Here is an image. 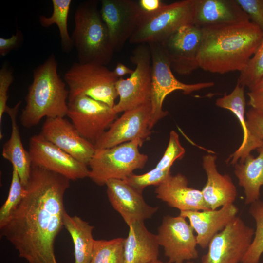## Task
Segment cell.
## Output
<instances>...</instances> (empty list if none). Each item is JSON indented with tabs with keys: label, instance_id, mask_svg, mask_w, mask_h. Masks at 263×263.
I'll list each match as a JSON object with an SVG mask.
<instances>
[{
	"label": "cell",
	"instance_id": "19",
	"mask_svg": "<svg viewBox=\"0 0 263 263\" xmlns=\"http://www.w3.org/2000/svg\"><path fill=\"white\" fill-rule=\"evenodd\" d=\"M188 183L184 175L170 174L157 186L155 190L156 196L169 207L180 211L210 209L204 199L201 190L189 187Z\"/></svg>",
	"mask_w": 263,
	"mask_h": 263
},
{
	"label": "cell",
	"instance_id": "20",
	"mask_svg": "<svg viewBox=\"0 0 263 263\" xmlns=\"http://www.w3.org/2000/svg\"><path fill=\"white\" fill-rule=\"evenodd\" d=\"M238 211L232 203L215 210L180 211L179 215L189 220L196 233L198 245L205 249L212 238L237 216Z\"/></svg>",
	"mask_w": 263,
	"mask_h": 263
},
{
	"label": "cell",
	"instance_id": "23",
	"mask_svg": "<svg viewBox=\"0 0 263 263\" xmlns=\"http://www.w3.org/2000/svg\"><path fill=\"white\" fill-rule=\"evenodd\" d=\"M216 155L208 154L202 158V166L207 180L201 190L204 199L210 209H218L225 205L232 204L237 196L236 188L231 177L218 171Z\"/></svg>",
	"mask_w": 263,
	"mask_h": 263
},
{
	"label": "cell",
	"instance_id": "41",
	"mask_svg": "<svg viewBox=\"0 0 263 263\" xmlns=\"http://www.w3.org/2000/svg\"><path fill=\"white\" fill-rule=\"evenodd\" d=\"M133 71L124 64L119 62L116 64L113 72L115 75L118 78H122L123 76L126 75H131L133 72Z\"/></svg>",
	"mask_w": 263,
	"mask_h": 263
},
{
	"label": "cell",
	"instance_id": "43",
	"mask_svg": "<svg viewBox=\"0 0 263 263\" xmlns=\"http://www.w3.org/2000/svg\"><path fill=\"white\" fill-rule=\"evenodd\" d=\"M150 263H169V262H162L158 259L155 260V261H154Z\"/></svg>",
	"mask_w": 263,
	"mask_h": 263
},
{
	"label": "cell",
	"instance_id": "2",
	"mask_svg": "<svg viewBox=\"0 0 263 263\" xmlns=\"http://www.w3.org/2000/svg\"><path fill=\"white\" fill-rule=\"evenodd\" d=\"M199 68L211 73L243 72L262 39L263 31L250 20L201 28Z\"/></svg>",
	"mask_w": 263,
	"mask_h": 263
},
{
	"label": "cell",
	"instance_id": "3",
	"mask_svg": "<svg viewBox=\"0 0 263 263\" xmlns=\"http://www.w3.org/2000/svg\"><path fill=\"white\" fill-rule=\"evenodd\" d=\"M69 90L57 72V63L52 54L34 69L32 83L20 116L26 128L38 125L44 118L64 117L68 112Z\"/></svg>",
	"mask_w": 263,
	"mask_h": 263
},
{
	"label": "cell",
	"instance_id": "44",
	"mask_svg": "<svg viewBox=\"0 0 263 263\" xmlns=\"http://www.w3.org/2000/svg\"><path fill=\"white\" fill-rule=\"evenodd\" d=\"M186 263H194L190 261H187Z\"/></svg>",
	"mask_w": 263,
	"mask_h": 263
},
{
	"label": "cell",
	"instance_id": "7",
	"mask_svg": "<svg viewBox=\"0 0 263 263\" xmlns=\"http://www.w3.org/2000/svg\"><path fill=\"white\" fill-rule=\"evenodd\" d=\"M69 97L85 95L113 108L118 96L115 84L119 79L105 65L93 63H73L64 76Z\"/></svg>",
	"mask_w": 263,
	"mask_h": 263
},
{
	"label": "cell",
	"instance_id": "21",
	"mask_svg": "<svg viewBox=\"0 0 263 263\" xmlns=\"http://www.w3.org/2000/svg\"><path fill=\"white\" fill-rule=\"evenodd\" d=\"M244 88L237 82L229 94H225L218 98L215 103L217 107L230 111L237 118L243 129V138L241 145L225 161L227 164L231 165L244 162L251 154V151L263 146V140L253 136L247 125Z\"/></svg>",
	"mask_w": 263,
	"mask_h": 263
},
{
	"label": "cell",
	"instance_id": "33",
	"mask_svg": "<svg viewBox=\"0 0 263 263\" xmlns=\"http://www.w3.org/2000/svg\"><path fill=\"white\" fill-rule=\"evenodd\" d=\"M186 150L180 143L178 133L171 131L167 148L155 168L162 171H170L174 162L185 155Z\"/></svg>",
	"mask_w": 263,
	"mask_h": 263
},
{
	"label": "cell",
	"instance_id": "24",
	"mask_svg": "<svg viewBox=\"0 0 263 263\" xmlns=\"http://www.w3.org/2000/svg\"><path fill=\"white\" fill-rule=\"evenodd\" d=\"M129 227L124 244V263H150L157 260L160 245L157 235L150 232L143 221Z\"/></svg>",
	"mask_w": 263,
	"mask_h": 263
},
{
	"label": "cell",
	"instance_id": "12",
	"mask_svg": "<svg viewBox=\"0 0 263 263\" xmlns=\"http://www.w3.org/2000/svg\"><path fill=\"white\" fill-rule=\"evenodd\" d=\"M194 229L181 215L163 217L156 234L159 245L170 263H183L198 257Z\"/></svg>",
	"mask_w": 263,
	"mask_h": 263
},
{
	"label": "cell",
	"instance_id": "40",
	"mask_svg": "<svg viewBox=\"0 0 263 263\" xmlns=\"http://www.w3.org/2000/svg\"><path fill=\"white\" fill-rule=\"evenodd\" d=\"M138 3L141 9L146 13L153 12L165 4L160 0H140Z\"/></svg>",
	"mask_w": 263,
	"mask_h": 263
},
{
	"label": "cell",
	"instance_id": "37",
	"mask_svg": "<svg viewBox=\"0 0 263 263\" xmlns=\"http://www.w3.org/2000/svg\"><path fill=\"white\" fill-rule=\"evenodd\" d=\"M247 125L252 135L263 140V115L250 108L246 113Z\"/></svg>",
	"mask_w": 263,
	"mask_h": 263
},
{
	"label": "cell",
	"instance_id": "27",
	"mask_svg": "<svg viewBox=\"0 0 263 263\" xmlns=\"http://www.w3.org/2000/svg\"><path fill=\"white\" fill-rule=\"evenodd\" d=\"M63 225L72 239L74 247V263H89L95 240L93 236L94 226L77 216L66 212Z\"/></svg>",
	"mask_w": 263,
	"mask_h": 263
},
{
	"label": "cell",
	"instance_id": "4",
	"mask_svg": "<svg viewBox=\"0 0 263 263\" xmlns=\"http://www.w3.org/2000/svg\"><path fill=\"white\" fill-rule=\"evenodd\" d=\"M98 6L97 0H91L77 6L71 38L79 62L106 66L112 60L114 51Z\"/></svg>",
	"mask_w": 263,
	"mask_h": 263
},
{
	"label": "cell",
	"instance_id": "18",
	"mask_svg": "<svg viewBox=\"0 0 263 263\" xmlns=\"http://www.w3.org/2000/svg\"><path fill=\"white\" fill-rule=\"evenodd\" d=\"M105 185L111 205L128 226L151 218L158 209V207L148 205L142 193L132 187L125 180L110 179Z\"/></svg>",
	"mask_w": 263,
	"mask_h": 263
},
{
	"label": "cell",
	"instance_id": "10",
	"mask_svg": "<svg viewBox=\"0 0 263 263\" xmlns=\"http://www.w3.org/2000/svg\"><path fill=\"white\" fill-rule=\"evenodd\" d=\"M117 114L113 108L89 96L68 98L67 116L80 135L94 145Z\"/></svg>",
	"mask_w": 263,
	"mask_h": 263
},
{
	"label": "cell",
	"instance_id": "28",
	"mask_svg": "<svg viewBox=\"0 0 263 263\" xmlns=\"http://www.w3.org/2000/svg\"><path fill=\"white\" fill-rule=\"evenodd\" d=\"M53 13L51 16L41 15L39 21L41 26L48 28L53 24L57 25L60 37L62 49L70 52L74 47L73 40L68 29V18L72 3L71 0H52Z\"/></svg>",
	"mask_w": 263,
	"mask_h": 263
},
{
	"label": "cell",
	"instance_id": "1",
	"mask_svg": "<svg viewBox=\"0 0 263 263\" xmlns=\"http://www.w3.org/2000/svg\"><path fill=\"white\" fill-rule=\"evenodd\" d=\"M70 180L32 165L23 198L0 235L28 263H58L54 245L66 212L64 196Z\"/></svg>",
	"mask_w": 263,
	"mask_h": 263
},
{
	"label": "cell",
	"instance_id": "13",
	"mask_svg": "<svg viewBox=\"0 0 263 263\" xmlns=\"http://www.w3.org/2000/svg\"><path fill=\"white\" fill-rule=\"evenodd\" d=\"M100 12L114 51L130 39L143 13L138 2L133 0H102Z\"/></svg>",
	"mask_w": 263,
	"mask_h": 263
},
{
	"label": "cell",
	"instance_id": "38",
	"mask_svg": "<svg viewBox=\"0 0 263 263\" xmlns=\"http://www.w3.org/2000/svg\"><path fill=\"white\" fill-rule=\"evenodd\" d=\"M23 40L21 32L17 29L15 34L9 38H0V55L5 56L12 50L17 48Z\"/></svg>",
	"mask_w": 263,
	"mask_h": 263
},
{
	"label": "cell",
	"instance_id": "9",
	"mask_svg": "<svg viewBox=\"0 0 263 263\" xmlns=\"http://www.w3.org/2000/svg\"><path fill=\"white\" fill-rule=\"evenodd\" d=\"M130 59L135 65V70L129 77L120 78L115 84L119 100L113 108L117 113L150 101L151 57L149 44H139L133 50Z\"/></svg>",
	"mask_w": 263,
	"mask_h": 263
},
{
	"label": "cell",
	"instance_id": "15",
	"mask_svg": "<svg viewBox=\"0 0 263 263\" xmlns=\"http://www.w3.org/2000/svg\"><path fill=\"white\" fill-rule=\"evenodd\" d=\"M150 102L125 111L94 144L95 149L111 148L137 139L146 140L151 134Z\"/></svg>",
	"mask_w": 263,
	"mask_h": 263
},
{
	"label": "cell",
	"instance_id": "6",
	"mask_svg": "<svg viewBox=\"0 0 263 263\" xmlns=\"http://www.w3.org/2000/svg\"><path fill=\"white\" fill-rule=\"evenodd\" d=\"M194 0H183L164 4L152 13L143 12L130 43L161 42L180 28L194 24Z\"/></svg>",
	"mask_w": 263,
	"mask_h": 263
},
{
	"label": "cell",
	"instance_id": "29",
	"mask_svg": "<svg viewBox=\"0 0 263 263\" xmlns=\"http://www.w3.org/2000/svg\"><path fill=\"white\" fill-rule=\"evenodd\" d=\"M124 241L121 237L95 240L89 263H124Z\"/></svg>",
	"mask_w": 263,
	"mask_h": 263
},
{
	"label": "cell",
	"instance_id": "11",
	"mask_svg": "<svg viewBox=\"0 0 263 263\" xmlns=\"http://www.w3.org/2000/svg\"><path fill=\"white\" fill-rule=\"evenodd\" d=\"M254 234L253 228L236 216L212 238L202 263H241Z\"/></svg>",
	"mask_w": 263,
	"mask_h": 263
},
{
	"label": "cell",
	"instance_id": "22",
	"mask_svg": "<svg viewBox=\"0 0 263 263\" xmlns=\"http://www.w3.org/2000/svg\"><path fill=\"white\" fill-rule=\"evenodd\" d=\"M249 20L236 0H194V24L200 28Z\"/></svg>",
	"mask_w": 263,
	"mask_h": 263
},
{
	"label": "cell",
	"instance_id": "32",
	"mask_svg": "<svg viewBox=\"0 0 263 263\" xmlns=\"http://www.w3.org/2000/svg\"><path fill=\"white\" fill-rule=\"evenodd\" d=\"M263 77V34L261 42L246 68L240 73L237 82L248 88Z\"/></svg>",
	"mask_w": 263,
	"mask_h": 263
},
{
	"label": "cell",
	"instance_id": "36",
	"mask_svg": "<svg viewBox=\"0 0 263 263\" xmlns=\"http://www.w3.org/2000/svg\"><path fill=\"white\" fill-rule=\"evenodd\" d=\"M250 20L263 31V0H236Z\"/></svg>",
	"mask_w": 263,
	"mask_h": 263
},
{
	"label": "cell",
	"instance_id": "42",
	"mask_svg": "<svg viewBox=\"0 0 263 263\" xmlns=\"http://www.w3.org/2000/svg\"><path fill=\"white\" fill-rule=\"evenodd\" d=\"M250 91L263 89V77L255 85L249 88Z\"/></svg>",
	"mask_w": 263,
	"mask_h": 263
},
{
	"label": "cell",
	"instance_id": "30",
	"mask_svg": "<svg viewBox=\"0 0 263 263\" xmlns=\"http://www.w3.org/2000/svg\"><path fill=\"white\" fill-rule=\"evenodd\" d=\"M249 211L255 221L256 228L251 245L241 263H259L263 253V202L258 200L252 203Z\"/></svg>",
	"mask_w": 263,
	"mask_h": 263
},
{
	"label": "cell",
	"instance_id": "35",
	"mask_svg": "<svg viewBox=\"0 0 263 263\" xmlns=\"http://www.w3.org/2000/svg\"><path fill=\"white\" fill-rule=\"evenodd\" d=\"M13 81L12 70L6 64L3 65L0 69V124L4 113L9 107L7 105L8 91Z\"/></svg>",
	"mask_w": 263,
	"mask_h": 263
},
{
	"label": "cell",
	"instance_id": "39",
	"mask_svg": "<svg viewBox=\"0 0 263 263\" xmlns=\"http://www.w3.org/2000/svg\"><path fill=\"white\" fill-rule=\"evenodd\" d=\"M247 95L248 105L263 115V89L249 91Z\"/></svg>",
	"mask_w": 263,
	"mask_h": 263
},
{
	"label": "cell",
	"instance_id": "34",
	"mask_svg": "<svg viewBox=\"0 0 263 263\" xmlns=\"http://www.w3.org/2000/svg\"><path fill=\"white\" fill-rule=\"evenodd\" d=\"M171 174L170 171H162L155 167L148 172L136 175L132 174L125 180L132 187L143 193L145 188L150 186H158Z\"/></svg>",
	"mask_w": 263,
	"mask_h": 263
},
{
	"label": "cell",
	"instance_id": "31",
	"mask_svg": "<svg viewBox=\"0 0 263 263\" xmlns=\"http://www.w3.org/2000/svg\"><path fill=\"white\" fill-rule=\"evenodd\" d=\"M25 192L19 174L13 167L10 187L7 199L0 209V227L9 220L21 201Z\"/></svg>",
	"mask_w": 263,
	"mask_h": 263
},
{
	"label": "cell",
	"instance_id": "16",
	"mask_svg": "<svg viewBox=\"0 0 263 263\" xmlns=\"http://www.w3.org/2000/svg\"><path fill=\"white\" fill-rule=\"evenodd\" d=\"M201 37V28L191 24L180 28L160 42L175 72L187 75L199 68L198 55Z\"/></svg>",
	"mask_w": 263,
	"mask_h": 263
},
{
	"label": "cell",
	"instance_id": "25",
	"mask_svg": "<svg viewBox=\"0 0 263 263\" xmlns=\"http://www.w3.org/2000/svg\"><path fill=\"white\" fill-rule=\"evenodd\" d=\"M21 103L20 101L13 107H9L5 112L11 119L12 127L10 138L3 145L2 155L16 169L25 187L30 177L32 163L28 151L23 146L17 123V116Z\"/></svg>",
	"mask_w": 263,
	"mask_h": 263
},
{
	"label": "cell",
	"instance_id": "5",
	"mask_svg": "<svg viewBox=\"0 0 263 263\" xmlns=\"http://www.w3.org/2000/svg\"><path fill=\"white\" fill-rule=\"evenodd\" d=\"M144 140L137 139L111 148L95 149L88 165V177L98 186L113 179L125 180L143 168L148 156L139 151Z\"/></svg>",
	"mask_w": 263,
	"mask_h": 263
},
{
	"label": "cell",
	"instance_id": "8",
	"mask_svg": "<svg viewBox=\"0 0 263 263\" xmlns=\"http://www.w3.org/2000/svg\"><path fill=\"white\" fill-rule=\"evenodd\" d=\"M151 57V88L150 102L151 105L150 128L167 116L168 112L163 110L166 97L176 90H181L185 94L209 88L214 82H205L187 84L180 81L173 74L171 68L160 42L148 44Z\"/></svg>",
	"mask_w": 263,
	"mask_h": 263
},
{
	"label": "cell",
	"instance_id": "26",
	"mask_svg": "<svg viewBox=\"0 0 263 263\" xmlns=\"http://www.w3.org/2000/svg\"><path fill=\"white\" fill-rule=\"evenodd\" d=\"M257 150L259 154L256 157L250 154L244 162L234 165V174L244 188L246 205L259 200L263 186V146Z\"/></svg>",
	"mask_w": 263,
	"mask_h": 263
},
{
	"label": "cell",
	"instance_id": "17",
	"mask_svg": "<svg viewBox=\"0 0 263 263\" xmlns=\"http://www.w3.org/2000/svg\"><path fill=\"white\" fill-rule=\"evenodd\" d=\"M40 134L48 141L87 165L95 150L94 145L82 137L65 117L47 118Z\"/></svg>",
	"mask_w": 263,
	"mask_h": 263
},
{
	"label": "cell",
	"instance_id": "14",
	"mask_svg": "<svg viewBox=\"0 0 263 263\" xmlns=\"http://www.w3.org/2000/svg\"><path fill=\"white\" fill-rule=\"evenodd\" d=\"M28 151L32 165L60 174L70 180L89 176L87 165L46 140L40 133L30 138Z\"/></svg>",
	"mask_w": 263,
	"mask_h": 263
}]
</instances>
